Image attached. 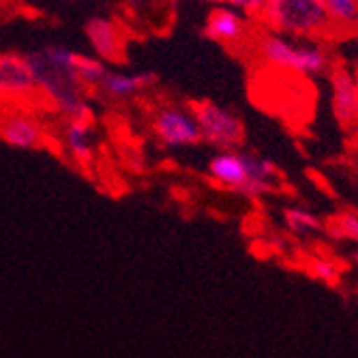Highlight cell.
I'll return each instance as SVG.
<instances>
[{
    "label": "cell",
    "instance_id": "5bb4252c",
    "mask_svg": "<svg viewBox=\"0 0 358 358\" xmlns=\"http://www.w3.org/2000/svg\"><path fill=\"white\" fill-rule=\"evenodd\" d=\"M78 78L82 82L84 88H99L103 78L108 76V62H103L96 56H86V54H78Z\"/></svg>",
    "mask_w": 358,
    "mask_h": 358
},
{
    "label": "cell",
    "instance_id": "6da1fadb",
    "mask_svg": "<svg viewBox=\"0 0 358 358\" xmlns=\"http://www.w3.org/2000/svg\"><path fill=\"white\" fill-rule=\"evenodd\" d=\"M35 76L41 99H45L67 120L92 122V106L88 103L86 88L78 78V52L62 45H45L37 52L24 54Z\"/></svg>",
    "mask_w": 358,
    "mask_h": 358
},
{
    "label": "cell",
    "instance_id": "ba28073f",
    "mask_svg": "<svg viewBox=\"0 0 358 358\" xmlns=\"http://www.w3.org/2000/svg\"><path fill=\"white\" fill-rule=\"evenodd\" d=\"M0 140L20 150H35L45 142V131L37 118L24 112H0Z\"/></svg>",
    "mask_w": 358,
    "mask_h": 358
},
{
    "label": "cell",
    "instance_id": "44dd1931",
    "mask_svg": "<svg viewBox=\"0 0 358 358\" xmlns=\"http://www.w3.org/2000/svg\"><path fill=\"white\" fill-rule=\"evenodd\" d=\"M206 3H217V5H223V3H230V0H206Z\"/></svg>",
    "mask_w": 358,
    "mask_h": 358
},
{
    "label": "cell",
    "instance_id": "9a60e30c",
    "mask_svg": "<svg viewBox=\"0 0 358 358\" xmlns=\"http://www.w3.org/2000/svg\"><path fill=\"white\" fill-rule=\"evenodd\" d=\"M327 9L333 26L356 28L358 26V0H320Z\"/></svg>",
    "mask_w": 358,
    "mask_h": 358
},
{
    "label": "cell",
    "instance_id": "8992f818",
    "mask_svg": "<svg viewBox=\"0 0 358 358\" xmlns=\"http://www.w3.org/2000/svg\"><path fill=\"white\" fill-rule=\"evenodd\" d=\"M152 129L157 140L168 148H187L202 142L200 124L191 110L176 106H166L157 110L152 118Z\"/></svg>",
    "mask_w": 358,
    "mask_h": 358
},
{
    "label": "cell",
    "instance_id": "30bf717a",
    "mask_svg": "<svg viewBox=\"0 0 358 358\" xmlns=\"http://www.w3.org/2000/svg\"><path fill=\"white\" fill-rule=\"evenodd\" d=\"M331 99L339 124L354 127L358 122V84L354 73L343 67L331 71Z\"/></svg>",
    "mask_w": 358,
    "mask_h": 358
},
{
    "label": "cell",
    "instance_id": "5b68a950",
    "mask_svg": "<svg viewBox=\"0 0 358 358\" xmlns=\"http://www.w3.org/2000/svg\"><path fill=\"white\" fill-rule=\"evenodd\" d=\"M208 176L230 191L245 195H262L266 189L259 185L249 168V152L241 150H219L208 161Z\"/></svg>",
    "mask_w": 358,
    "mask_h": 358
},
{
    "label": "cell",
    "instance_id": "cb8c5ba5",
    "mask_svg": "<svg viewBox=\"0 0 358 358\" xmlns=\"http://www.w3.org/2000/svg\"><path fill=\"white\" fill-rule=\"evenodd\" d=\"M69 3H73V0H69Z\"/></svg>",
    "mask_w": 358,
    "mask_h": 358
},
{
    "label": "cell",
    "instance_id": "7c38bea8",
    "mask_svg": "<svg viewBox=\"0 0 358 358\" xmlns=\"http://www.w3.org/2000/svg\"><path fill=\"white\" fill-rule=\"evenodd\" d=\"M157 84V76L150 71H140V73H124V71H108L103 78L99 90L106 92L114 101H124L131 96L152 88Z\"/></svg>",
    "mask_w": 358,
    "mask_h": 358
},
{
    "label": "cell",
    "instance_id": "ffe728a7",
    "mask_svg": "<svg viewBox=\"0 0 358 358\" xmlns=\"http://www.w3.org/2000/svg\"><path fill=\"white\" fill-rule=\"evenodd\" d=\"M122 3L129 5V7H134V9H140V7L146 5V0H122Z\"/></svg>",
    "mask_w": 358,
    "mask_h": 358
},
{
    "label": "cell",
    "instance_id": "8fae6325",
    "mask_svg": "<svg viewBox=\"0 0 358 358\" xmlns=\"http://www.w3.org/2000/svg\"><path fill=\"white\" fill-rule=\"evenodd\" d=\"M204 35L221 45H236L247 35V22L234 7H217L206 17Z\"/></svg>",
    "mask_w": 358,
    "mask_h": 358
},
{
    "label": "cell",
    "instance_id": "ac0fdd59",
    "mask_svg": "<svg viewBox=\"0 0 358 358\" xmlns=\"http://www.w3.org/2000/svg\"><path fill=\"white\" fill-rule=\"evenodd\" d=\"M311 275L313 277H317V279H322V281H327V283H333L335 279H337V268H335V264L333 262H329V259H322V257H317V259H311Z\"/></svg>",
    "mask_w": 358,
    "mask_h": 358
},
{
    "label": "cell",
    "instance_id": "7a4b0ae2",
    "mask_svg": "<svg viewBox=\"0 0 358 358\" xmlns=\"http://www.w3.org/2000/svg\"><path fill=\"white\" fill-rule=\"evenodd\" d=\"M259 15L281 35L315 37L333 28V22L320 0H266Z\"/></svg>",
    "mask_w": 358,
    "mask_h": 358
},
{
    "label": "cell",
    "instance_id": "277c9868",
    "mask_svg": "<svg viewBox=\"0 0 358 358\" xmlns=\"http://www.w3.org/2000/svg\"><path fill=\"white\" fill-rule=\"evenodd\" d=\"M191 112L200 124L202 140L213 144L219 150H236L245 140L243 120L213 101H195Z\"/></svg>",
    "mask_w": 358,
    "mask_h": 358
},
{
    "label": "cell",
    "instance_id": "9c48e42d",
    "mask_svg": "<svg viewBox=\"0 0 358 358\" xmlns=\"http://www.w3.org/2000/svg\"><path fill=\"white\" fill-rule=\"evenodd\" d=\"M86 39L96 58L103 62H122L124 60V37L120 26L103 15H94L84 26Z\"/></svg>",
    "mask_w": 358,
    "mask_h": 358
},
{
    "label": "cell",
    "instance_id": "7402d4cb",
    "mask_svg": "<svg viewBox=\"0 0 358 358\" xmlns=\"http://www.w3.org/2000/svg\"><path fill=\"white\" fill-rule=\"evenodd\" d=\"M354 78H356V84H358V71H356V73H354Z\"/></svg>",
    "mask_w": 358,
    "mask_h": 358
},
{
    "label": "cell",
    "instance_id": "e0dca14e",
    "mask_svg": "<svg viewBox=\"0 0 358 358\" xmlns=\"http://www.w3.org/2000/svg\"><path fill=\"white\" fill-rule=\"evenodd\" d=\"M331 227H333V234L335 236L358 243V215H354V213H341L331 223Z\"/></svg>",
    "mask_w": 358,
    "mask_h": 358
},
{
    "label": "cell",
    "instance_id": "603a6c76",
    "mask_svg": "<svg viewBox=\"0 0 358 358\" xmlns=\"http://www.w3.org/2000/svg\"><path fill=\"white\" fill-rule=\"evenodd\" d=\"M356 262H358V253H356Z\"/></svg>",
    "mask_w": 358,
    "mask_h": 358
},
{
    "label": "cell",
    "instance_id": "52a82bcc",
    "mask_svg": "<svg viewBox=\"0 0 358 358\" xmlns=\"http://www.w3.org/2000/svg\"><path fill=\"white\" fill-rule=\"evenodd\" d=\"M41 99L35 76L24 54H0V101H32Z\"/></svg>",
    "mask_w": 358,
    "mask_h": 358
},
{
    "label": "cell",
    "instance_id": "4fadbf2b",
    "mask_svg": "<svg viewBox=\"0 0 358 358\" xmlns=\"http://www.w3.org/2000/svg\"><path fill=\"white\" fill-rule=\"evenodd\" d=\"M64 148H67L69 157L78 161L80 166H88L94 159V134H92V122L88 120H69L64 127L62 136Z\"/></svg>",
    "mask_w": 358,
    "mask_h": 358
},
{
    "label": "cell",
    "instance_id": "d6986e66",
    "mask_svg": "<svg viewBox=\"0 0 358 358\" xmlns=\"http://www.w3.org/2000/svg\"><path fill=\"white\" fill-rule=\"evenodd\" d=\"M230 5L243 13H262L266 0H230Z\"/></svg>",
    "mask_w": 358,
    "mask_h": 358
},
{
    "label": "cell",
    "instance_id": "2e32d148",
    "mask_svg": "<svg viewBox=\"0 0 358 358\" xmlns=\"http://www.w3.org/2000/svg\"><path fill=\"white\" fill-rule=\"evenodd\" d=\"M285 223H287L289 230L296 232V234H311V232L322 230V221L305 208H287L285 210Z\"/></svg>",
    "mask_w": 358,
    "mask_h": 358
},
{
    "label": "cell",
    "instance_id": "3957f363",
    "mask_svg": "<svg viewBox=\"0 0 358 358\" xmlns=\"http://www.w3.org/2000/svg\"><path fill=\"white\" fill-rule=\"evenodd\" d=\"M257 52L271 67H279L285 71H294L303 76H320L329 69V58L320 48L292 43L275 35V32L259 39Z\"/></svg>",
    "mask_w": 358,
    "mask_h": 358
}]
</instances>
